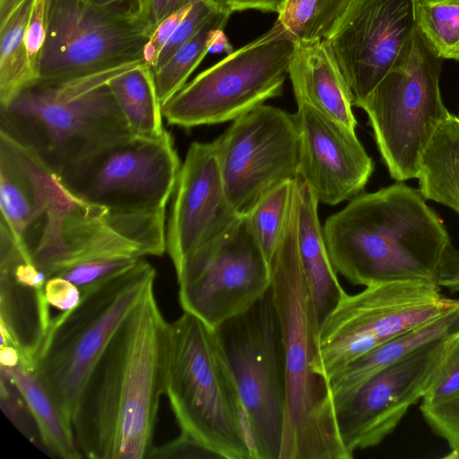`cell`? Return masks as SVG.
I'll list each match as a JSON object with an SVG mask.
<instances>
[{
    "instance_id": "603a6c76",
    "label": "cell",
    "mask_w": 459,
    "mask_h": 459,
    "mask_svg": "<svg viewBox=\"0 0 459 459\" xmlns=\"http://www.w3.org/2000/svg\"><path fill=\"white\" fill-rule=\"evenodd\" d=\"M1 372L24 398L43 446L60 458H82L71 420L40 383L34 370L21 362L13 368L1 367Z\"/></svg>"
},
{
    "instance_id": "8d00e7d4",
    "label": "cell",
    "mask_w": 459,
    "mask_h": 459,
    "mask_svg": "<svg viewBox=\"0 0 459 459\" xmlns=\"http://www.w3.org/2000/svg\"><path fill=\"white\" fill-rule=\"evenodd\" d=\"M48 0H33L25 31V45L30 65L39 77V63L46 41Z\"/></svg>"
},
{
    "instance_id": "f1b7e54d",
    "label": "cell",
    "mask_w": 459,
    "mask_h": 459,
    "mask_svg": "<svg viewBox=\"0 0 459 459\" xmlns=\"http://www.w3.org/2000/svg\"><path fill=\"white\" fill-rule=\"evenodd\" d=\"M297 180L281 182L268 190L247 214L253 234L270 264L290 218Z\"/></svg>"
},
{
    "instance_id": "277c9868",
    "label": "cell",
    "mask_w": 459,
    "mask_h": 459,
    "mask_svg": "<svg viewBox=\"0 0 459 459\" xmlns=\"http://www.w3.org/2000/svg\"><path fill=\"white\" fill-rule=\"evenodd\" d=\"M142 62L58 81H37L1 108L0 131L57 176L130 133L108 82Z\"/></svg>"
},
{
    "instance_id": "f6af8a7d",
    "label": "cell",
    "mask_w": 459,
    "mask_h": 459,
    "mask_svg": "<svg viewBox=\"0 0 459 459\" xmlns=\"http://www.w3.org/2000/svg\"><path fill=\"white\" fill-rule=\"evenodd\" d=\"M220 8L232 13L243 10H260L279 13L287 0H212Z\"/></svg>"
},
{
    "instance_id": "52a82bcc",
    "label": "cell",
    "mask_w": 459,
    "mask_h": 459,
    "mask_svg": "<svg viewBox=\"0 0 459 459\" xmlns=\"http://www.w3.org/2000/svg\"><path fill=\"white\" fill-rule=\"evenodd\" d=\"M442 58L418 28L404 54L358 104L392 178H416L420 157L450 112L439 88Z\"/></svg>"
},
{
    "instance_id": "3957f363",
    "label": "cell",
    "mask_w": 459,
    "mask_h": 459,
    "mask_svg": "<svg viewBox=\"0 0 459 459\" xmlns=\"http://www.w3.org/2000/svg\"><path fill=\"white\" fill-rule=\"evenodd\" d=\"M297 193L272 262L271 291L281 330L286 407L279 459H350L340 439L329 383L314 371L318 325L297 243Z\"/></svg>"
},
{
    "instance_id": "8992f818",
    "label": "cell",
    "mask_w": 459,
    "mask_h": 459,
    "mask_svg": "<svg viewBox=\"0 0 459 459\" xmlns=\"http://www.w3.org/2000/svg\"><path fill=\"white\" fill-rule=\"evenodd\" d=\"M155 277V269L142 258L80 290L78 305L52 317L33 370L71 421L92 368L127 315L153 289Z\"/></svg>"
},
{
    "instance_id": "d590c367",
    "label": "cell",
    "mask_w": 459,
    "mask_h": 459,
    "mask_svg": "<svg viewBox=\"0 0 459 459\" xmlns=\"http://www.w3.org/2000/svg\"><path fill=\"white\" fill-rule=\"evenodd\" d=\"M426 421L451 449L459 450V396L433 406L420 405Z\"/></svg>"
},
{
    "instance_id": "5bb4252c",
    "label": "cell",
    "mask_w": 459,
    "mask_h": 459,
    "mask_svg": "<svg viewBox=\"0 0 459 459\" xmlns=\"http://www.w3.org/2000/svg\"><path fill=\"white\" fill-rule=\"evenodd\" d=\"M228 201L247 215L276 185L299 178V134L295 114L260 105L213 141Z\"/></svg>"
},
{
    "instance_id": "ab89813d",
    "label": "cell",
    "mask_w": 459,
    "mask_h": 459,
    "mask_svg": "<svg viewBox=\"0 0 459 459\" xmlns=\"http://www.w3.org/2000/svg\"><path fill=\"white\" fill-rule=\"evenodd\" d=\"M190 457V458H220L193 437L180 433L173 441L153 448L149 458Z\"/></svg>"
},
{
    "instance_id": "ffe728a7",
    "label": "cell",
    "mask_w": 459,
    "mask_h": 459,
    "mask_svg": "<svg viewBox=\"0 0 459 459\" xmlns=\"http://www.w3.org/2000/svg\"><path fill=\"white\" fill-rule=\"evenodd\" d=\"M289 76L297 103L356 129L350 90L325 39L295 43Z\"/></svg>"
},
{
    "instance_id": "7c38bea8",
    "label": "cell",
    "mask_w": 459,
    "mask_h": 459,
    "mask_svg": "<svg viewBox=\"0 0 459 459\" xmlns=\"http://www.w3.org/2000/svg\"><path fill=\"white\" fill-rule=\"evenodd\" d=\"M176 274L184 312L213 329L248 310L272 285V266L247 215L188 257Z\"/></svg>"
},
{
    "instance_id": "7dc6e473",
    "label": "cell",
    "mask_w": 459,
    "mask_h": 459,
    "mask_svg": "<svg viewBox=\"0 0 459 459\" xmlns=\"http://www.w3.org/2000/svg\"><path fill=\"white\" fill-rule=\"evenodd\" d=\"M227 52L228 55L233 52L232 47L230 44L227 37L223 33V30H219L214 34L212 39L210 52Z\"/></svg>"
},
{
    "instance_id": "4316f807",
    "label": "cell",
    "mask_w": 459,
    "mask_h": 459,
    "mask_svg": "<svg viewBox=\"0 0 459 459\" xmlns=\"http://www.w3.org/2000/svg\"><path fill=\"white\" fill-rule=\"evenodd\" d=\"M33 0H24L0 24V107H5L17 94L35 83L25 45V31Z\"/></svg>"
},
{
    "instance_id": "4dcf8cb0",
    "label": "cell",
    "mask_w": 459,
    "mask_h": 459,
    "mask_svg": "<svg viewBox=\"0 0 459 459\" xmlns=\"http://www.w3.org/2000/svg\"><path fill=\"white\" fill-rule=\"evenodd\" d=\"M140 259L128 256L87 259L64 267L54 276H61L82 290L126 271Z\"/></svg>"
},
{
    "instance_id": "7a4b0ae2",
    "label": "cell",
    "mask_w": 459,
    "mask_h": 459,
    "mask_svg": "<svg viewBox=\"0 0 459 459\" xmlns=\"http://www.w3.org/2000/svg\"><path fill=\"white\" fill-rule=\"evenodd\" d=\"M336 270L350 282L437 283L447 230L420 192L403 182L359 194L323 227Z\"/></svg>"
},
{
    "instance_id": "7402d4cb",
    "label": "cell",
    "mask_w": 459,
    "mask_h": 459,
    "mask_svg": "<svg viewBox=\"0 0 459 459\" xmlns=\"http://www.w3.org/2000/svg\"><path fill=\"white\" fill-rule=\"evenodd\" d=\"M459 332V304L442 316L405 332L349 363L329 382L334 409L382 368L420 346Z\"/></svg>"
},
{
    "instance_id": "30bf717a",
    "label": "cell",
    "mask_w": 459,
    "mask_h": 459,
    "mask_svg": "<svg viewBox=\"0 0 459 459\" xmlns=\"http://www.w3.org/2000/svg\"><path fill=\"white\" fill-rule=\"evenodd\" d=\"M295 43L273 24L186 83L162 106L163 117L183 128L215 125L280 96Z\"/></svg>"
},
{
    "instance_id": "60d3db41",
    "label": "cell",
    "mask_w": 459,
    "mask_h": 459,
    "mask_svg": "<svg viewBox=\"0 0 459 459\" xmlns=\"http://www.w3.org/2000/svg\"><path fill=\"white\" fill-rule=\"evenodd\" d=\"M45 294L49 305L62 311L76 307L82 297L80 289L61 276H52L48 279Z\"/></svg>"
},
{
    "instance_id": "836d02e7",
    "label": "cell",
    "mask_w": 459,
    "mask_h": 459,
    "mask_svg": "<svg viewBox=\"0 0 459 459\" xmlns=\"http://www.w3.org/2000/svg\"><path fill=\"white\" fill-rule=\"evenodd\" d=\"M220 7L212 0L195 3L161 50L152 70L161 66L182 45L190 39L206 20Z\"/></svg>"
},
{
    "instance_id": "2e32d148",
    "label": "cell",
    "mask_w": 459,
    "mask_h": 459,
    "mask_svg": "<svg viewBox=\"0 0 459 459\" xmlns=\"http://www.w3.org/2000/svg\"><path fill=\"white\" fill-rule=\"evenodd\" d=\"M420 0H354L325 39L358 106L404 54Z\"/></svg>"
},
{
    "instance_id": "d6986e66",
    "label": "cell",
    "mask_w": 459,
    "mask_h": 459,
    "mask_svg": "<svg viewBox=\"0 0 459 459\" xmlns=\"http://www.w3.org/2000/svg\"><path fill=\"white\" fill-rule=\"evenodd\" d=\"M166 229V211L117 212L80 200L64 225L66 255L61 269L99 257L162 255Z\"/></svg>"
},
{
    "instance_id": "9a60e30c",
    "label": "cell",
    "mask_w": 459,
    "mask_h": 459,
    "mask_svg": "<svg viewBox=\"0 0 459 459\" xmlns=\"http://www.w3.org/2000/svg\"><path fill=\"white\" fill-rule=\"evenodd\" d=\"M458 334L431 341L382 368L335 408L338 434L351 458L382 442L422 399Z\"/></svg>"
},
{
    "instance_id": "f546056e",
    "label": "cell",
    "mask_w": 459,
    "mask_h": 459,
    "mask_svg": "<svg viewBox=\"0 0 459 459\" xmlns=\"http://www.w3.org/2000/svg\"><path fill=\"white\" fill-rule=\"evenodd\" d=\"M418 23L438 56L459 61V0H420Z\"/></svg>"
},
{
    "instance_id": "484cf974",
    "label": "cell",
    "mask_w": 459,
    "mask_h": 459,
    "mask_svg": "<svg viewBox=\"0 0 459 459\" xmlns=\"http://www.w3.org/2000/svg\"><path fill=\"white\" fill-rule=\"evenodd\" d=\"M0 210V224L9 230L22 248L29 251L27 241L36 222L33 190L25 169L9 146L2 141Z\"/></svg>"
},
{
    "instance_id": "7bdbcfd3",
    "label": "cell",
    "mask_w": 459,
    "mask_h": 459,
    "mask_svg": "<svg viewBox=\"0 0 459 459\" xmlns=\"http://www.w3.org/2000/svg\"><path fill=\"white\" fill-rule=\"evenodd\" d=\"M110 14L132 19L143 20L145 0H83Z\"/></svg>"
},
{
    "instance_id": "ee69618b",
    "label": "cell",
    "mask_w": 459,
    "mask_h": 459,
    "mask_svg": "<svg viewBox=\"0 0 459 459\" xmlns=\"http://www.w3.org/2000/svg\"><path fill=\"white\" fill-rule=\"evenodd\" d=\"M437 284L452 293L459 291V250L452 243L444 253Z\"/></svg>"
},
{
    "instance_id": "5b68a950",
    "label": "cell",
    "mask_w": 459,
    "mask_h": 459,
    "mask_svg": "<svg viewBox=\"0 0 459 459\" xmlns=\"http://www.w3.org/2000/svg\"><path fill=\"white\" fill-rule=\"evenodd\" d=\"M180 427L222 459H254L236 379L216 329L192 314L171 323L166 392Z\"/></svg>"
},
{
    "instance_id": "9c48e42d",
    "label": "cell",
    "mask_w": 459,
    "mask_h": 459,
    "mask_svg": "<svg viewBox=\"0 0 459 459\" xmlns=\"http://www.w3.org/2000/svg\"><path fill=\"white\" fill-rule=\"evenodd\" d=\"M238 385L254 459H279L286 407L281 330L271 289L216 329Z\"/></svg>"
},
{
    "instance_id": "ba28073f",
    "label": "cell",
    "mask_w": 459,
    "mask_h": 459,
    "mask_svg": "<svg viewBox=\"0 0 459 459\" xmlns=\"http://www.w3.org/2000/svg\"><path fill=\"white\" fill-rule=\"evenodd\" d=\"M458 304L437 283L421 281L384 282L347 294L318 330L314 371L329 383L357 358Z\"/></svg>"
},
{
    "instance_id": "83f0119b",
    "label": "cell",
    "mask_w": 459,
    "mask_h": 459,
    "mask_svg": "<svg viewBox=\"0 0 459 459\" xmlns=\"http://www.w3.org/2000/svg\"><path fill=\"white\" fill-rule=\"evenodd\" d=\"M230 13L217 9L197 32L182 45L161 66L152 70L159 100L164 106L186 84L210 47L214 34L226 26Z\"/></svg>"
},
{
    "instance_id": "e0dca14e",
    "label": "cell",
    "mask_w": 459,
    "mask_h": 459,
    "mask_svg": "<svg viewBox=\"0 0 459 459\" xmlns=\"http://www.w3.org/2000/svg\"><path fill=\"white\" fill-rule=\"evenodd\" d=\"M172 197L166 251L178 271L241 216L228 201L213 142L190 144Z\"/></svg>"
},
{
    "instance_id": "ac0fdd59",
    "label": "cell",
    "mask_w": 459,
    "mask_h": 459,
    "mask_svg": "<svg viewBox=\"0 0 459 459\" xmlns=\"http://www.w3.org/2000/svg\"><path fill=\"white\" fill-rule=\"evenodd\" d=\"M297 105L299 178L319 203L336 205L351 200L374 171L371 157L355 130L307 104Z\"/></svg>"
},
{
    "instance_id": "cb8c5ba5",
    "label": "cell",
    "mask_w": 459,
    "mask_h": 459,
    "mask_svg": "<svg viewBox=\"0 0 459 459\" xmlns=\"http://www.w3.org/2000/svg\"><path fill=\"white\" fill-rule=\"evenodd\" d=\"M419 191L426 200L459 214V117L452 113L438 126L419 164Z\"/></svg>"
},
{
    "instance_id": "e575fe53",
    "label": "cell",
    "mask_w": 459,
    "mask_h": 459,
    "mask_svg": "<svg viewBox=\"0 0 459 459\" xmlns=\"http://www.w3.org/2000/svg\"><path fill=\"white\" fill-rule=\"evenodd\" d=\"M0 395L1 407L6 416L32 442H40L39 432L32 429L36 428V425L24 398L13 383L2 372Z\"/></svg>"
},
{
    "instance_id": "44dd1931",
    "label": "cell",
    "mask_w": 459,
    "mask_h": 459,
    "mask_svg": "<svg viewBox=\"0 0 459 459\" xmlns=\"http://www.w3.org/2000/svg\"><path fill=\"white\" fill-rule=\"evenodd\" d=\"M319 202L309 187L297 180V243L299 261L318 327L347 293L329 256L318 218Z\"/></svg>"
},
{
    "instance_id": "6da1fadb",
    "label": "cell",
    "mask_w": 459,
    "mask_h": 459,
    "mask_svg": "<svg viewBox=\"0 0 459 459\" xmlns=\"http://www.w3.org/2000/svg\"><path fill=\"white\" fill-rule=\"evenodd\" d=\"M170 342L171 323L151 289L119 325L80 394L72 426L82 457L149 458Z\"/></svg>"
},
{
    "instance_id": "f35d334b",
    "label": "cell",
    "mask_w": 459,
    "mask_h": 459,
    "mask_svg": "<svg viewBox=\"0 0 459 459\" xmlns=\"http://www.w3.org/2000/svg\"><path fill=\"white\" fill-rule=\"evenodd\" d=\"M354 0H320L311 39H326Z\"/></svg>"
},
{
    "instance_id": "8fae6325",
    "label": "cell",
    "mask_w": 459,
    "mask_h": 459,
    "mask_svg": "<svg viewBox=\"0 0 459 459\" xmlns=\"http://www.w3.org/2000/svg\"><path fill=\"white\" fill-rule=\"evenodd\" d=\"M181 162L171 135H130L67 169L60 179L77 199L117 212L166 211Z\"/></svg>"
},
{
    "instance_id": "74e56055",
    "label": "cell",
    "mask_w": 459,
    "mask_h": 459,
    "mask_svg": "<svg viewBox=\"0 0 459 459\" xmlns=\"http://www.w3.org/2000/svg\"><path fill=\"white\" fill-rule=\"evenodd\" d=\"M192 5L170 14L161 21L152 30L143 50V60L151 67L155 65L161 50L164 48Z\"/></svg>"
},
{
    "instance_id": "d6a6232c",
    "label": "cell",
    "mask_w": 459,
    "mask_h": 459,
    "mask_svg": "<svg viewBox=\"0 0 459 459\" xmlns=\"http://www.w3.org/2000/svg\"><path fill=\"white\" fill-rule=\"evenodd\" d=\"M459 396V334L448 350L437 374L422 397L421 405L433 406Z\"/></svg>"
},
{
    "instance_id": "b9f144b4",
    "label": "cell",
    "mask_w": 459,
    "mask_h": 459,
    "mask_svg": "<svg viewBox=\"0 0 459 459\" xmlns=\"http://www.w3.org/2000/svg\"><path fill=\"white\" fill-rule=\"evenodd\" d=\"M201 0H145L143 21L152 31L170 14Z\"/></svg>"
},
{
    "instance_id": "4fadbf2b",
    "label": "cell",
    "mask_w": 459,
    "mask_h": 459,
    "mask_svg": "<svg viewBox=\"0 0 459 459\" xmlns=\"http://www.w3.org/2000/svg\"><path fill=\"white\" fill-rule=\"evenodd\" d=\"M152 32L143 20L118 17L83 0H48L38 81L65 80L144 61Z\"/></svg>"
},
{
    "instance_id": "1f68e13d",
    "label": "cell",
    "mask_w": 459,
    "mask_h": 459,
    "mask_svg": "<svg viewBox=\"0 0 459 459\" xmlns=\"http://www.w3.org/2000/svg\"><path fill=\"white\" fill-rule=\"evenodd\" d=\"M320 0H287L274 22L295 42L310 40Z\"/></svg>"
},
{
    "instance_id": "d4e9b609",
    "label": "cell",
    "mask_w": 459,
    "mask_h": 459,
    "mask_svg": "<svg viewBox=\"0 0 459 459\" xmlns=\"http://www.w3.org/2000/svg\"><path fill=\"white\" fill-rule=\"evenodd\" d=\"M108 86L133 135L155 138L166 132L154 74L148 64L143 62L121 73Z\"/></svg>"
},
{
    "instance_id": "bcb514c9",
    "label": "cell",
    "mask_w": 459,
    "mask_h": 459,
    "mask_svg": "<svg viewBox=\"0 0 459 459\" xmlns=\"http://www.w3.org/2000/svg\"><path fill=\"white\" fill-rule=\"evenodd\" d=\"M19 351L13 344H3L0 350V364L4 368H13L21 363Z\"/></svg>"
}]
</instances>
